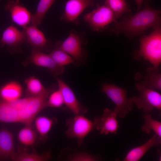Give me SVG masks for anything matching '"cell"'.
<instances>
[{
	"label": "cell",
	"instance_id": "cell-18",
	"mask_svg": "<svg viewBox=\"0 0 161 161\" xmlns=\"http://www.w3.org/2000/svg\"><path fill=\"white\" fill-rule=\"evenodd\" d=\"M13 134L5 128L0 130V158L12 160L16 154Z\"/></svg>",
	"mask_w": 161,
	"mask_h": 161
},
{
	"label": "cell",
	"instance_id": "cell-1",
	"mask_svg": "<svg viewBox=\"0 0 161 161\" xmlns=\"http://www.w3.org/2000/svg\"><path fill=\"white\" fill-rule=\"evenodd\" d=\"M58 87L57 84H53L46 88L40 95L35 97L26 96L10 101L0 98V122L32 125L37 115L48 107V97Z\"/></svg>",
	"mask_w": 161,
	"mask_h": 161
},
{
	"label": "cell",
	"instance_id": "cell-20",
	"mask_svg": "<svg viewBox=\"0 0 161 161\" xmlns=\"http://www.w3.org/2000/svg\"><path fill=\"white\" fill-rule=\"evenodd\" d=\"M35 128L41 140L44 141L48 137V134L52 126L56 123L55 118H49L43 115L36 116L34 121Z\"/></svg>",
	"mask_w": 161,
	"mask_h": 161
},
{
	"label": "cell",
	"instance_id": "cell-17",
	"mask_svg": "<svg viewBox=\"0 0 161 161\" xmlns=\"http://www.w3.org/2000/svg\"><path fill=\"white\" fill-rule=\"evenodd\" d=\"M134 78L137 81L142 80L140 83L148 88L161 90V74L159 73L158 68L154 67L148 68L145 75L137 73Z\"/></svg>",
	"mask_w": 161,
	"mask_h": 161
},
{
	"label": "cell",
	"instance_id": "cell-15",
	"mask_svg": "<svg viewBox=\"0 0 161 161\" xmlns=\"http://www.w3.org/2000/svg\"><path fill=\"white\" fill-rule=\"evenodd\" d=\"M4 8L10 12L12 21L24 29L30 23L32 14L20 0H8Z\"/></svg>",
	"mask_w": 161,
	"mask_h": 161
},
{
	"label": "cell",
	"instance_id": "cell-24",
	"mask_svg": "<svg viewBox=\"0 0 161 161\" xmlns=\"http://www.w3.org/2000/svg\"><path fill=\"white\" fill-rule=\"evenodd\" d=\"M18 137L22 144L26 146H32L37 139L36 132L32 125H25L19 131Z\"/></svg>",
	"mask_w": 161,
	"mask_h": 161
},
{
	"label": "cell",
	"instance_id": "cell-12",
	"mask_svg": "<svg viewBox=\"0 0 161 161\" xmlns=\"http://www.w3.org/2000/svg\"><path fill=\"white\" fill-rule=\"evenodd\" d=\"M117 116L114 110L106 108L101 116L95 117L93 122L95 129L101 134H116L120 128Z\"/></svg>",
	"mask_w": 161,
	"mask_h": 161
},
{
	"label": "cell",
	"instance_id": "cell-9",
	"mask_svg": "<svg viewBox=\"0 0 161 161\" xmlns=\"http://www.w3.org/2000/svg\"><path fill=\"white\" fill-rule=\"evenodd\" d=\"M26 42L24 30L20 31L14 26L10 25L4 30L0 38V48L6 45L11 53H21L22 52L21 46Z\"/></svg>",
	"mask_w": 161,
	"mask_h": 161
},
{
	"label": "cell",
	"instance_id": "cell-21",
	"mask_svg": "<svg viewBox=\"0 0 161 161\" xmlns=\"http://www.w3.org/2000/svg\"><path fill=\"white\" fill-rule=\"evenodd\" d=\"M56 0H40L35 14H32L31 25L37 27L42 22L47 12Z\"/></svg>",
	"mask_w": 161,
	"mask_h": 161
},
{
	"label": "cell",
	"instance_id": "cell-14",
	"mask_svg": "<svg viewBox=\"0 0 161 161\" xmlns=\"http://www.w3.org/2000/svg\"><path fill=\"white\" fill-rule=\"evenodd\" d=\"M55 78L57 81L58 89L63 96L65 109L75 115L86 113L87 111V108L79 101L70 88L62 79L57 77Z\"/></svg>",
	"mask_w": 161,
	"mask_h": 161
},
{
	"label": "cell",
	"instance_id": "cell-13",
	"mask_svg": "<svg viewBox=\"0 0 161 161\" xmlns=\"http://www.w3.org/2000/svg\"><path fill=\"white\" fill-rule=\"evenodd\" d=\"M27 36L26 43L37 50L44 52H49L53 45L51 41L47 38L43 33L37 27L31 25L24 29Z\"/></svg>",
	"mask_w": 161,
	"mask_h": 161
},
{
	"label": "cell",
	"instance_id": "cell-28",
	"mask_svg": "<svg viewBox=\"0 0 161 161\" xmlns=\"http://www.w3.org/2000/svg\"><path fill=\"white\" fill-rule=\"evenodd\" d=\"M48 107L62 108L64 105L63 96L60 90L56 89L49 95L47 99Z\"/></svg>",
	"mask_w": 161,
	"mask_h": 161
},
{
	"label": "cell",
	"instance_id": "cell-23",
	"mask_svg": "<svg viewBox=\"0 0 161 161\" xmlns=\"http://www.w3.org/2000/svg\"><path fill=\"white\" fill-rule=\"evenodd\" d=\"M49 54L55 63L59 66H64L75 64L73 58L60 47L57 41Z\"/></svg>",
	"mask_w": 161,
	"mask_h": 161
},
{
	"label": "cell",
	"instance_id": "cell-5",
	"mask_svg": "<svg viewBox=\"0 0 161 161\" xmlns=\"http://www.w3.org/2000/svg\"><path fill=\"white\" fill-rule=\"evenodd\" d=\"M100 89L115 104L114 111L120 118H124L133 109L131 98H127V91L125 89L105 82L101 84Z\"/></svg>",
	"mask_w": 161,
	"mask_h": 161
},
{
	"label": "cell",
	"instance_id": "cell-30",
	"mask_svg": "<svg viewBox=\"0 0 161 161\" xmlns=\"http://www.w3.org/2000/svg\"><path fill=\"white\" fill-rule=\"evenodd\" d=\"M137 5V11L140 10L142 4L144 1H149L150 0H135Z\"/></svg>",
	"mask_w": 161,
	"mask_h": 161
},
{
	"label": "cell",
	"instance_id": "cell-27",
	"mask_svg": "<svg viewBox=\"0 0 161 161\" xmlns=\"http://www.w3.org/2000/svg\"><path fill=\"white\" fill-rule=\"evenodd\" d=\"M143 118L145 122L142 126V131L148 134L152 130L155 134L161 137V122L152 118L149 113L145 114Z\"/></svg>",
	"mask_w": 161,
	"mask_h": 161
},
{
	"label": "cell",
	"instance_id": "cell-26",
	"mask_svg": "<svg viewBox=\"0 0 161 161\" xmlns=\"http://www.w3.org/2000/svg\"><path fill=\"white\" fill-rule=\"evenodd\" d=\"M25 82L27 86L25 90L27 97L37 96L41 94L46 88L40 81L34 76L26 78Z\"/></svg>",
	"mask_w": 161,
	"mask_h": 161
},
{
	"label": "cell",
	"instance_id": "cell-22",
	"mask_svg": "<svg viewBox=\"0 0 161 161\" xmlns=\"http://www.w3.org/2000/svg\"><path fill=\"white\" fill-rule=\"evenodd\" d=\"M51 158L50 152H45L41 154L35 152L29 153L25 150L19 149L12 160L15 161H46Z\"/></svg>",
	"mask_w": 161,
	"mask_h": 161
},
{
	"label": "cell",
	"instance_id": "cell-31",
	"mask_svg": "<svg viewBox=\"0 0 161 161\" xmlns=\"http://www.w3.org/2000/svg\"></svg>",
	"mask_w": 161,
	"mask_h": 161
},
{
	"label": "cell",
	"instance_id": "cell-19",
	"mask_svg": "<svg viewBox=\"0 0 161 161\" xmlns=\"http://www.w3.org/2000/svg\"><path fill=\"white\" fill-rule=\"evenodd\" d=\"M23 89L21 84L16 81L9 82L0 88V98L10 101L21 98Z\"/></svg>",
	"mask_w": 161,
	"mask_h": 161
},
{
	"label": "cell",
	"instance_id": "cell-7",
	"mask_svg": "<svg viewBox=\"0 0 161 161\" xmlns=\"http://www.w3.org/2000/svg\"><path fill=\"white\" fill-rule=\"evenodd\" d=\"M135 86L140 95L131 97L137 109H142L145 114L149 113L155 108L161 111V95L159 92L148 88L141 83Z\"/></svg>",
	"mask_w": 161,
	"mask_h": 161
},
{
	"label": "cell",
	"instance_id": "cell-11",
	"mask_svg": "<svg viewBox=\"0 0 161 161\" xmlns=\"http://www.w3.org/2000/svg\"><path fill=\"white\" fill-rule=\"evenodd\" d=\"M95 0H68L66 3L64 12L60 17L61 20L78 25L79 16L87 8L94 6Z\"/></svg>",
	"mask_w": 161,
	"mask_h": 161
},
{
	"label": "cell",
	"instance_id": "cell-2",
	"mask_svg": "<svg viewBox=\"0 0 161 161\" xmlns=\"http://www.w3.org/2000/svg\"><path fill=\"white\" fill-rule=\"evenodd\" d=\"M148 1H146L145 7L137 13L132 15L129 13L121 21L115 22L111 32L116 35L123 33L131 38L143 34L149 28L160 27L161 10L151 8Z\"/></svg>",
	"mask_w": 161,
	"mask_h": 161
},
{
	"label": "cell",
	"instance_id": "cell-10",
	"mask_svg": "<svg viewBox=\"0 0 161 161\" xmlns=\"http://www.w3.org/2000/svg\"><path fill=\"white\" fill-rule=\"evenodd\" d=\"M31 63L47 68V71L55 77L62 74L65 69L64 66L56 63L49 54L38 51L33 47L30 55L22 62V64L26 66Z\"/></svg>",
	"mask_w": 161,
	"mask_h": 161
},
{
	"label": "cell",
	"instance_id": "cell-6",
	"mask_svg": "<svg viewBox=\"0 0 161 161\" xmlns=\"http://www.w3.org/2000/svg\"><path fill=\"white\" fill-rule=\"evenodd\" d=\"M66 124L67 127L65 131L66 136L76 139L79 147L83 143L85 137L95 129L93 121L83 114H76L74 117L66 119Z\"/></svg>",
	"mask_w": 161,
	"mask_h": 161
},
{
	"label": "cell",
	"instance_id": "cell-25",
	"mask_svg": "<svg viewBox=\"0 0 161 161\" xmlns=\"http://www.w3.org/2000/svg\"><path fill=\"white\" fill-rule=\"evenodd\" d=\"M104 5L113 11L116 19L131 12L126 0H105Z\"/></svg>",
	"mask_w": 161,
	"mask_h": 161
},
{
	"label": "cell",
	"instance_id": "cell-29",
	"mask_svg": "<svg viewBox=\"0 0 161 161\" xmlns=\"http://www.w3.org/2000/svg\"><path fill=\"white\" fill-rule=\"evenodd\" d=\"M66 160L70 161H96L98 160L95 156L87 152H77L65 158Z\"/></svg>",
	"mask_w": 161,
	"mask_h": 161
},
{
	"label": "cell",
	"instance_id": "cell-3",
	"mask_svg": "<svg viewBox=\"0 0 161 161\" xmlns=\"http://www.w3.org/2000/svg\"><path fill=\"white\" fill-rule=\"evenodd\" d=\"M154 29L150 35L140 38L139 49L134 52V56L137 60L143 58L154 68H158L161 62V29L160 27Z\"/></svg>",
	"mask_w": 161,
	"mask_h": 161
},
{
	"label": "cell",
	"instance_id": "cell-8",
	"mask_svg": "<svg viewBox=\"0 0 161 161\" xmlns=\"http://www.w3.org/2000/svg\"><path fill=\"white\" fill-rule=\"evenodd\" d=\"M116 19L113 11L105 5H97L96 9L83 16L84 20L93 31L99 32L107 30L111 24L116 22Z\"/></svg>",
	"mask_w": 161,
	"mask_h": 161
},
{
	"label": "cell",
	"instance_id": "cell-16",
	"mask_svg": "<svg viewBox=\"0 0 161 161\" xmlns=\"http://www.w3.org/2000/svg\"><path fill=\"white\" fill-rule=\"evenodd\" d=\"M161 144V137L154 134L145 143L140 146L133 148L126 154L123 161H139L151 148L158 146Z\"/></svg>",
	"mask_w": 161,
	"mask_h": 161
},
{
	"label": "cell",
	"instance_id": "cell-4",
	"mask_svg": "<svg viewBox=\"0 0 161 161\" xmlns=\"http://www.w3.org/2000/svg\"><path fill=\"white\" fill-rule=\"evenodd\" d=\"M57 42L61 49L73 58L75 66H79L85 64L88 54L85 46L88 40L85 32L71 30L64 41Z\"/></svg>",
	"mask_w": 161,
	"mask_h": 161
}]
</instances>
